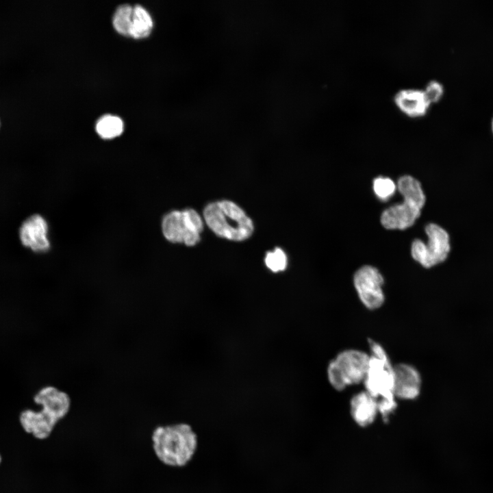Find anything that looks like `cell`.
<instances>
[{"label":"cell","mask_w":493,"mask_h":493,"mask_svg":"<svg viewBox=\"0 0 493 493\" xmlns=\"http://www.w3.org/2000/svg\"><path fill=\"white\" fill-rule=\"evenodd\" d=\"M34 401L40 405L41 409L22 411L19 422L26 433L44 440L49 437L56 425L68 414L71 400L66 392L55 386L47 385L34 395Z\"/></svg>","instance_id":"1"},{"label":"cell","mask_w":493,"mask_h":493,"mask_svg":"<svg viewBox=\"0 0 493 493\" xmlns=\"http://www.w3.org/2000/svg\"><path fill=\"white\" fill-rule=\"evenodd\" d=\"M151 441L159 461L175 468L186 466L193 458L198 446L197 435L187 423L159 425L152 432Z\"/></svg>","instance_id":"2"},{"label":"cell","mask_w":493,"mask_h":493,"mask_svg":"<svg viewBox=\"0 0 493 493\" xmlns=\"http://www.w3.org/2000/svg\"><path fill=\"white\" fill-rule=\"evenodd\" d=\"M203 216L217 236L229 240H244L253 231L251 220L239 206L229 201L208 204L204 209Z\"/></svg>","instance_id":"3"},{"label":"cell","mask_w":493,"mask_h":493,"mask_svg":"<svg viewBox=\"0 0 493 493\" xmlns=\"http://www.w3.org/2000/svg\"><path fill=\"white\" fill-rule=\"evenodd\" d=\"M370 362V355L357 349L340 352L327 366V375L330 385L342 391L348 386L363 383Z\"/></svg>","instance_id":"4"},{"label":"cell","mask_w":493,"mask_h":493,"mask_svg":"<svg viewBox=\"0 0 493 493\" xmlns=\"http://www.w3.org/2000/svg\"><path fill=\"white\" fill-rule=\"evenodd\" d=\"M427 243L420 239L412 243L411 254L414 260L426 268L444 262L451 251L450 236L446 230L435 224L429 223L425 229Z\"/></svg>","instance_id":"5"},{"label":"cell","mask_w":493,"mask_h":493,"mask_svg":"<svg viewBox=\"0 0 493 493\" xmlns=\"http://www.w3.org/2000/svg\"><path fill=\"white\" fill-rule=\"evenodd\" d=\"M162 230L167 240L193 246L200 240L203 222L199 214L192 209L174 210L163 218Z\"/></svg>","instance_id":"6"},{"label":"cell","mask_w":493,"mask_h":493,"mask_svg":"<svg viewBox=\"0 0 493 493\" xmlns=\"http://www.w3.org/2000/svg\"><path fill=\"white\" fill-rule=\"evenodd\" d=\"M394 366L383 347H375L370 355L368 371L363 382L365 390L376 399L396 398L394 394Z\"/></svg>","instance_id":"7"},{"label":"cell","mask_w":493,"mask_h":493,"mask_svg":"<svg viewBox=\"0 0 493 493\" xmlns=\"http://www.w3.org/2000/svg\"><path fill=\"white\" fill-rule=\"evenodd\" d=\"M383 283L381 273L370 265L362 266L353 276L357 294L364 306L370 310L377 309L384 303Z\"/></svg>","instance_id":"8"},{"label":"cell","mask_w":493,"mask_h":493,"mask_svg":"<svg viewBox=\"0 0 493 493\" xmlns=\"http://www.w3.org/2000/svg\"><path fill=\"white\" fill-rule=\"evenodd\" d=\"M403 201L385 209L381 214V225L388 229L404 230L412 226L421 214L426 200L403 197Z\"/></svg>","instance_id":"9"},{"label":"cell","mask_w":493,"mask_h":493,"mask_svg":"<svg viewBox=\"0 0 493 493\" xmlns=\"http://www.w3.org/2000/svg\"><path fill=\"white\" fill-rule=\"evenodd\" d=\"M48 231L47 222L41 215H31L19 229L20 240L24 246L34 252H47L50 248Z\"/></svg>","instance_id":"10"},{"label":"cell","mask_w":493,"mask_h":493,"mask_svg":"<svg viewBox=\"0 0 493 493\" xmlns=\"http://www.w3.org/2000/svg\"><path fill=\"white\" fill-rule=\"evenodd\" d=\"M394 394L396 399L414 400L420 394L422 377L411 364L401 363L394 366Z\"/></svg>","instance_id":"11"},{"label":"cell","mask_w":493,"mask_h":493,"mask_svg":"<svg viewBox=\"0 0 493 493\" xmlns=\"http://www.w3.org/2000/svg\"><path fill=\"white\" fill-rule=\"evenodd\" d=\"M398 108L410 117H418L426 114L430 105L422 89L402 88L394 96Z\"/></svg>","instance_id":"12"},{"label":"cell","mask_w":493,"mask_h":493,"mask_svg":"<svg viewBox=\"0 0 493 493\" xmlns=\"http://www.w3.org/2000/svg\"><path fill=\"white\" fill-rule=\"evenodd\" d=\"M350 413L362 427L371 425L378 414L377 401L366 390L355 394L350 401Z\"/></svg>","instance_id":"13"},{"label":"cell","mask_w":493,"mask_h":493,"mask_svg":"<svg viewBox=\"0 0 493 493\" xmlns=\"http://www.w3.org/2000/svg\"><path fill=\"white\" fill-rule=\"evenodd\" d=\"M153 27V21L148 12L141 5L133 8L130 36L135 38L147 37Z\"/></svg>","instance_id":"14"},{"label":"cell","mask_w":493,"mask_h":493,"mask_svg":"<svg viewBox=\"0 0 493 493\" xmlns=\"http://www.w3.org/2000/svg\"><path fill=\"white\" fill-rule=\"evenodd\" d=\"M96 130L101 138L110 139L121 135L123 130V123L118 116L105 115L97 121Z\"/></svg>","instance_id":"15"},{"label":"cell","mask_w":493,"mask_h":493,"mask_svg":"<svg viewBox=\"0 0 493 493\" xmlns=\"http://www.w3.org/2000/svg\"><path fill=\"white\" fill-rule=\"evenodd\" d=\"M132 15L133 8L129 5H122L117 8L113 17V25L119 34L130 36Z\"/></svg>","instance_id":"16"},{"label":"cell","mask_w":493,"mask_h":493,"mask_svg":"<svg viewBox=\"0 0 493 493\" xmlns=\"http://www.w3.org/2000/svg\"><path fill=\"white\" fill-rule=\"evenodd\" d=\"M372 189L378 199L387 201L394 194L397 187L390 178L380 176L373 180Z\"/></svg>","instance_id":"17"},{"label":"cell","mask_w":493,"mask_h":493,"mask_svg":"<svg viewBox=\"0 0 493 493\" xmlns=\"http://www.w3.org/2000/svg\"><path fill=\"white\" fill-rule=\"evenodd\" d=\"M265 263L273 272L283 271L287 266V257L280 248H276L274 251L266 253Z\"/></svg>","instance_id":"18"},{"label":"cell","mask_w":493,"mask_h":493,"mask_svg":"<svg viewBox=\"0 0 493 493\" xmlns=\"http://www.w3.org/2000/svg\"><path fill=\"white\" fill-rule=\"evenodd\" d=\"M422 90L430 103L437 102L444 92L442 85L435 80L427 82L425 89Z\"/></svg>","instance_id":"19"},{"label":"cell","mask_w":493,"mask_h":493,"mask_svg":"<svg viewBox=\"0 0 493 493\" xmlns=\"http://www.w3.org/2000/svg\"><path fill=\"white\" fill-rule=\"evenodd\" d=\"M378 414H379L384 420L388 419L390 416L396 409L397 407L396 398H381L377 399Z\"/></svg>","instance_id":"20"},{"label":"cell","mask_w":493,"mask_h":493,"mask_svg":"<svg viewBox=\"0 0 493 493\" xmlns=\"http://www.w3.org/2000/svg\"><path fill=\"white\" fill-rule=\"evenodd\" d=\"M1 460H2V458H1V454H0V464H1Z\"/></svg>","instance_id":"21"},{"label":"cell","mask_w":493,"mask_h":493,"mask_svg":"<svg viewBox=\"0 0 493 493\" xmlns=\"http://www.w3.org/2000/svg\"><path fill=\"white\" fill-rule=\"evenodd\" d=\"M492 129H493V123H492Z\"/></svg>","instance_id":"22"},{"label":"cell","mask_w":493,"mask_h":493,"mask_svg":"<svg viewBox=\"0 0 493 493\" xmlns=\"http://www.w3.org/2000/svg\"><path fill=\"white\" fill-rule=\"evenodd\" d=\"M0 127H1V121H0Z\"/></svg>","instance_id":"23"}]
</instances>
